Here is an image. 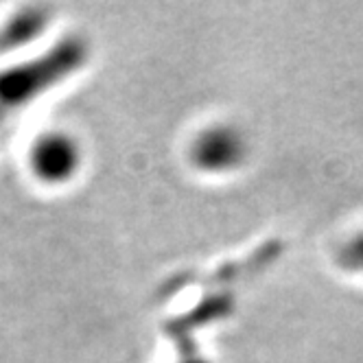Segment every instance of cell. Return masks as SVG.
<instances>
[{"label": "cell", "instance_id": "obj_1", "mask_svg": "<svg viewBox=\"0 0 363 363\" xmlns=\"http://www.w3.org/2000/svg\"><path fill=\"white\" fill-rule=\"evenodd\" d=\"M77 140L64 132H48L38 138L31 149V169L42 182L60 184L74 175L82 164Z\"/></svg>", "mask_w": 363, "mask_h": 363}, {"label": "cell", "instance_id": "obj_2", "mask_svg": "<svg viewBox=\"0 0 363 363\" xmlns=\"http://www.w3.org/2000/svg\"><path fill=\"white\" fill-rule=\"evenodd\" d=\"M195 160L203 169H228L235 167L243 155V140L230 127L208 129L195 145Z\"/></svg>", "mask_w": 363, "mask_h": 363}]
</instances>
